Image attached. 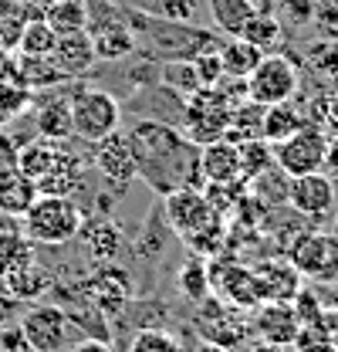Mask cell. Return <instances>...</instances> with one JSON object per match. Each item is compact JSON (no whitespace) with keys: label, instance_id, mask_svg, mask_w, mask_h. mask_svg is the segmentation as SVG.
I'll use <instances>...</instances> for the list:
<instances>
[{"label":"cell","instance_id":"4316f807","mask_svg":"<svg viewBox=\"0 0 338 352\" xmlns=\"http://www.w3.org/2000/svg\"><path fill=\"white\" fill-rule=\"evenodd\" d=\"M38 258V244L24 230H0V278L21 271Z\"/></svg>","mask_w":338,"mask_h":352},{"label":"cell","instance_id":"ab89813d","mask_svg":"<svg viewBox=\"0 0 338 352\" xmlns=\"http://www.w3.org/2000/svg\"><path fill=\"white\" fill-rule=\"evenodd\" d=\"M308 61L311 68H318L328 82H338V41H328V44H311L308 51Z\"/></svg>","mask_w":338,"mask_h":352},{"label":"cell","instance_id":"4dcf8cb0","mask_svg":"<svg viewBox=\"0 0 338 352\" xmlns=\"http://www.w3.org/2000/svg\"><path fill=\"white\" fill-rule=\"evenodd\" d=\"M264 109L267 105H257V102H240L234 112H230V126L223 132V139L230 142H251V139H260V122H264Z\"/></svg>","mask_w":338,"mask_h":352},{"label":"cell","instance_id":"d590c367","mask_svg":"<svg viewBox=\"0 0 338 352\" xmlns=\"http://www.w3.org/2000/svg\"><path fill=\"white\" fill-rule=\"evenodd\" d=\"M271 163H274V149H271V142H264V139L240 142V176H244V183H251L254 176L267 173Z\"/></svg>","mask_w":338,"mask_h":352},{"label":"cell","instance_id":"44dd1931","mask_svg":"<svg viewBox=\"0 0 338 352\" xmlns=\"http://www.w3.org/2000/svg\"><path fill=\"white\" fill-rule=\"evenodd\" d=\"M51 61L61 68L65 78H78L84 75L98 58H95V44L88 31H71V34H58V44L51 51Z\"/></svg>","mask_w":338,"mask_h":352},{"label":"cell","instance_id":"7c38bea8","mask_svg":"<svg viewBox=\"0 0 338 352\" xmlns=\"http://www.w3.org/2000/svg\"><path fill=\"white\" fill-rule=\"evenodd\" d=\"M88 166H95L112 186H128L139 176V163H135V149L128 142V132H109L98 142H91L88 153Z\"/></svg>","mask_w":338,"mask_h":352},{"label":"cell","instance_id":"2e32d148","mask_svg":"<svg viewBox=\"0 0 338 352\" xmlns=\"http://www.w3.org/2000/svg\"><path fill=\"white\" fill-rule=\"evenodd\" d=\"M301 329L297 322L295 308L288 302H260L254 308V318H251V332L264 342H274V346H295V336Z\"/></svg>","mask_w":338,"mask_h":352},{"label":"cell","instance_id":"60d3db41","mask_svg":"<svg viewBox=\"0 0 338 352\" xmlns=\"http://www.w3.org/2000/svg\"><path fill=\"white\" fill-rule=\"evenodd\" d=\"M156 17L193 24L196 21V0H156Z\"/></svg>","mask_w":338,"mask_h":352},{"label":"cell","instance_id":"f35d334b","mask_svg":"<svg viewBox=\"0 0 338 352\" xmlns=\"http://www.w3.org/2000/svg\"><path fill=\"white\" fill-rule=\"evenodd\" d=\"M190 61H193V68H196V78H200V85H203V88L216 85V82L223 78V61H220V41L210 44V47H203V51H200V54H193Z\"/></svg>","mask_w":338,"mask_h":352},{"label":"cell","instance_id":"f907efd6","mask_svg":"<svg viewBox=\"0 0 338 352\" xmlns=\"http://www.w3.org/2000/svg\"><path fill=\"white\" fill-rule=\"evenodd\" d=\"M332 339H335V352H338V329H335V332H332Z\"/></svg>","mask_w":338,"mask_h":352},{"label":"cell","instance_id":"e575fe53","mask_svg":"<svg viewBox=\"0 0 338 352\" xmlns=\"http://www.w3.org/2000/svg\"><path fill=\"white\" fill-rule=\"evenodd\" d=\"M128 352H186V349H183V342H179L176 332H169L163 325H142L132 336Z\"/></svg>","mask_w":338,"mask_h":352},{"label":"cell","instance_id":"484cf974","mask_svg":"<svg viewBox=\"0 0 338 352\" xmlns=\"http://www.w3.org/2000/svg\"><path fill=\"white\" fill-rule=\"evenodd\" d=\"M304 122H308V119L301 116V109L295 105V98H291V102L267 105V109H264V122H260V139L274 146V142H281V139L295 135Z\"/></svg>","mask_w":338,"mask_h":352},{"label":"cell","instance_id":"7dc6e473","mask_svg":"<svg viewBox=\"0 0 338 352\" xmlns=\"http://www.w3.org/2000/svg\"><path fill=\"white\" fill-rule=\"evenodd\" d=\"M71 352H112V346H109V339H91V336H88V339H82Z\"/></svg>","mask_w":338,"mask_h":352},{"label":"cell","instance_id":"83f0119b","mask_svg":"<svg viewBox=\"0 0 338 352\" xmlns=\"http://www.w3.org/2000/svg\"><path fill=\"white\" fill-rule=\"evenodd\" d=\"M54 44H58V31L44 21V14L24 21V28H21V34H17L21 58H51Z\"/></svg>","mask_w":338,"mask_h":352},{"label":"cell","instance_id":"52a82bcc","mask_svg":"<svg viewBox=\"0 0 338 352\" xmlns=\"http://www.w3.org/2000/svg\"><path fill=\"white\" fill-rule=\"evenodd\" d=\"M301 88V72L288 54H264L260 65L247 75V98L257 105H278L291 102Z\"/></svg>","mask_w":338,"mask_h":352},{"label":"cell","instance_id":"c3c4849f","mask_svg":"<svg viewBox=\"0 0 338 352\" xmlns=\"http://www.w3.org/2000/svg\"><path fill=\"white\" fill-rule=\"evenodd\" d=\"M240 349H244V352H284V346H274V342H264V339H254V342H244Z\"/></svg>","mask_w":338,"mask_h":352},{"label":"cell","instance_id":"277c9868","mask_svg":"<svg viewBox=\"0 0 338 352\" xmlns=\"http://www.w3.org/2000/svg\"><path fill=\"white\" fill-rule=\"evenodd\" d=\"M128 28L135 31V41L146 44V47H153L156 51V58H193V54H200L203 47H210L216 44L213 34L207 31H200V28H190V24H179V21H163V17H146V14H139V10H128Z\"/></svg>","mask_w":338,"mask_h":352},{"label":"cell","instance_id":"8fae6325","mask_svg":"<svg viewBox=\"0 0 338 352\" xmlns=\"http://www.w3.org/2000/svg\"><path fill=\"white\" fill-rule=\"evenodd\" d=\"M31 352H61L71 339V318L68 308L61 305H34L24 311V318L17 322Z\"/></svg>","mask_w":338,"mask_h":352},{"label":"cell","instance_id":"30bf717a","mask_svg":"<svg viewBox=\"0 0 338 352\" xmlns=\"http://www.w3.org/2000/svg\"><path fill=\"white\" fill-rule=\"evenodd\" d=\"M132 295V285H128V274L122 267H112L109 264H95V271H88L82 281H78V298L88 308H95L102 318L109 315H119L122 305Z\"/></svg>","mask_w":338,"mask_h":352},{"label":"cell","instance_id":"8d00e7d4","mask_svg":"<svg viewBox=\"0 0 338 352\" xmlns=\"http://www.w3.org/2000/svg\"><path fill=\"white\" fill-rule=\"evenodd\" d=\"M163 82L169 88H176L179 91V98H186V95H193L200 85V78H196V68H193V61L190 58H172L166 61V68H163Z\"/></svg>","mask_w":338,"mask_h":352},{"label":"cell","instance_id":"bcb514c9","mask_svg":"<svg viewBox=\"0 0 338 352\" xmlns=\"http://www.w3.org/2000/svg\"><path fill=\"white\" fill-rule=\"evenodd\" d=\"M322 173L338 179V139L335 142H328V149H325V163H322Z\"/></svg>","mask_w":338,"mask_h":352},{"label":"cell","instance_id":"ffe728a7","mask_svg":"<svg viewBox=\"0 0 338 352\" xmlns=\"http://www.w3.org/2000/svg\"><path fill=\"white\" fill-rule=\"evenodd\" d=\"M78 237L84 241V254H88L91 264H109L112 258H119V251H122V244H126L119 223L109 220L105 214H98L95 220L82 223Z\"/></svg>","mask_w":338,"mask_h":352},{"label":"cell","instance_id":"cb8c5ba5","mask_svg":"<svg viewBox=\"0 0 338 352\" xmlns=\"http://www.w3.org/2000/svg\"><path fill=\"white\" fill-rule=\"evenodd\" d=\"M38 132L44 139L65 142L68 135H75L71 126V95H47L38 109Z\"/></svg>","mask_w":338,"mask_h":352},{"label":"cell","instance_id":"ac0fdd59","mask_svg":"<svg viewBox=\"0 0 338 352\" xmlns=\"http://www.w3.org/2000/svg\"><path fill=\"white\" fill-rule=\"evenodd\" d=\"M84 163L78 153H71V149H58V156H54V163H51V170L38 179V193H51V197H78L84 190V183H88V176H84Z\"/></svg>","mask_w":338,"mask_h":352},{"label":"cell","instance_id":"7bdbcfd3","mask_svg":"<svg viewBox=\"0 0 338 352\" xmlns=\"http://www.w3.org/2000/svg\"><path fill=\"white\" fill-rule=\"evenodd\" d=\"M318 0H281V14L288 17L291 28H304L308 21H315Z\"/></svg>","mask_w":338,"mask_h":352},{"label":"cell","instance_id":"5bb4252c","mask_svg":"<svg viewBox=\"0 0 338 352\" xmlns=\"http://www.w3.org/2000/svg\"><path fill=\"white\" fill-rule=\"evenodd\" d=\"M196 332L203 339H210V342L227 346V349H240L247 342V336H251V318L240 308L227 305V302H220L213 295V298H207L203 315L196 318Z\"/></svg>","mask_w":338,"mask_h":352},{"label":"cell","instance_id":"e0dca14e","mask_svg":"<svg viewBox=\"0 0 338 352\" xmlns=\"http://www.w3.org/2000/svg\"><path fill=\"white\" fill-rule=\"evenodd\" d=\"M257 274V285H260V302H295V295L301 292L304 278L288 258H271V261H260L254 267Z\"/></svg>","mask_w":338,"mask_h":352},{"label":"cell","instance_id":"ba28073f","mask_svg":"<svg viewBox=\"0 0 338 352\" xmlns=\"http://www.w3.org/2000/svg\"><path fill=\"white\" fill-rule=\"evenodd\" d=\"M119 119H122L119 98L102 91V88H82L71 98V126L82 142H98L102 135L115 132Z\"/></svg>","mask_w":338,"mask_h":352},{"label":"cell","instance_id":"ee69618b","mask_svg":"<svg viewBox=\"0 0 338 352\" xmlns=\"http://www.w3.org/2000/svg\"><path fill=\"white\" fill-rule=\"evenodd\" d=\"M0 352H31L24 332H21V325H14V322L0 325Z\"/></svg>","mask_w":338,"mask_h":352},{"label":"cell","instance_id":"603a6c76","mask_svg":"<svg viewBox=\"0 0 338 352\" xmlns=\"http://www.w3.org/2000/svg\"><path fill=\"white\" fill-rule=\"evenodd\" d=\"M3 281V288L24 305V302H38L44 298L47 292H54V267H47L41 264L38 258L31 264H24L21 271H14V274H7V278H0Z\"/></svg>","mask_w":338,"mask_h":352},{"label":"cell","instance_id":"d6986e66","mask_svg":"<svg viewBox=\"0 0 338 352\" xmlns=\"http://www.w3.org/2000/svg\"><path fill=\"white\" fill-rule=\"evenodd\" d=\"M200 170L207 183H223V186H247L240 176V146L230 139H216L200 146Z\"/></svg>","mask_w":338,"mask_h":352},{"label":"cell","instance_id":"b9f144b4","mask_svg":"<svg viewBox=\"0 0 338 352\" xmlns=\"http://www.w3.org/2000/svg\"><path fill=\"white\" fill-rule=\"evenodd\" d=\"M291 308H295L297 322L301 325H311V322H322L325 318V305H322V298H315V292H297L295 302H291Z\"/></svg>","mask_w":338,"mask_h":352},{"label":"cell","instance_id":"1f68e13d","mask_svg":"<svg viewBox=\"0 0 338 352\" xmlns=\"http://www.w3.org/2000/svg\"><path fill=\"white\" fill-rule=\"evenodd\" d=\"M237 38H244V41H251V44H257V47H264V51H271L274 44L284 38V24H281L271 10H257L251 21L240 28Z\"/></svg>","mask_w":338,"mask_h":352},{"label":"cell","instance_id":"d4e9b609","mask_svg":"<svg viewBox=\"0 0 338 352\" xmlns=\"http://www.w3.org/2000/svg\"><path fill=\"white\" fill-rule=\"evenodd\" d=\"M264 54H267L264 47L244 41V38H237V34L227 38V41H220V61H223V75H227V78H247L254 68L260 65Z\"/></svg>","mask_w":338,"mask_h":352},{"label":"cell","instance_id":"7402d4cb","mask_svg":"<svg viewBox=\"0 0 338 352\" xmlns=\"http://www.w3.org/2000/svg\"><path fill=\"white\" fill-rule=\"evenodd\" d=\"M38 200V183L17 170V163L0 166V214L3 217H24L31 204Z\"/></svg>","mask_w":338,"mask_h":352},{"label":"cell","instance_id":"f546056e","mask_svg":"<svg viewBox=\"0 0 338 352\" xmlns=\"http://www.w3.org/2000/svg\"><path fill=\"white\" fill-rule=\"evenodd\" d=\"M44 21L58 34L71 31H88V0H51L44 7Z\"/></svg>","mask_w":338,"mask_h":352},{"label":"cell","instance_id":"8992f818","mask_svg":"<svg viewBox=\"0 0 338 352\" xmlns=\"http://www.w3.org/2000/svg\"><path fill=\"white\" fill-rule=\"evenodd\" d=\"M288 261L301 271L304 281L335 285L338 281V237L328 230H308L291 241Z\"/></svg>","mask_w":338,"mask_h":352},{"label":"cell","instance_id":"d6a6232c","mask_svg":"<svg viewBox=\"0 0 338 352\" xmlns=\"http://www.w3.org/2000/svg\"><path fill=\"white\" fill-rule=\"evenodd\" d=\"M210 10H213L216 28L223 34H230V38L240 34V28L257 14V7H254L251 0H210Z\"/></svg>","mask_w":338,"mask_h":352},{"label":"cell","instance_id":"f1b7e54d","mask_svg":"<svg viewBox=\"0 0 338 352\" xmlns=\"http://www.w3.org/2000/svg\"><path fill=\"white\" fill-rule=\"evenodd\" d=\"M58 149H61V142L44 139V135L31 139V142H24V146L17 149V170H21V173H27L34 183H38V179L51 170V163H54Z\"/></svg>","mask_w":338,"mask_h":352},{"label":"cell","instance_id":"816d5d0a","mask_svg":"<svg viewBox=\"0 0 338 352\" xmlns=\"http://www.w3.org/2000/svg\"><path fill=\"white\" fill-rule=\"evenodd\" d=\"M332 234H335V237H338V217H335V230H332Z\"/></svg>","mask_w":338,"mask_h":352},{"label":"cell","instance_id":"5b68a950","mask_svg":"<svg viewBox=\"0 0 338 352\" xmlns=\"http://www.w3.org/2000/svg\"><path fill=\"white\" fill-rule=\"evenodd\" d=\"M237 105L223 95L220 85L196 88L193 95L183 98V135L196 146H207L223 139V132L230 126V112Z\"/></svg>","mask_w":338,"mask_h":352},{"label":"cell","instance_id":"6da1fadb","mask_svg":"<svg viewBox=\"0 0 338 352\" xmlns=\"http://www.w3.org/2000/svg\"><path fill=\"white\" fill-rule=\"evenodd\" d=\"M128 142L135 149L139 176L156 190H203V170H200V146L190 142L183 132L159 119H142L128 132Z\"/></svg>","mask_w":338,"mask_h":352},{"label":"cell","instance_id":"3957f363","mask_svg":"<svg viewBox=\"0 0 338 352\" xmlns=\"http://www.w3.org/2000/svg\"><path fill=\"white\" fill-rule=\"evenodd\" d=\"M24 234L44 244V248H65L78 237L84 223V210L71 200V197H51V193H38V200L31 204V210L24 214Z\"/></svg>","mask_w":338,"mask_h":352},{"label":"cell","instance_id":"9c48e42d","mask_svg":"<svg viewBox=\"0 0 338 352\" xmlns=\"http://www.w3.org/2000/svg\"><path fill=\"white\" fill-rule=\"evenodd\" d=\"M274 149V163L284 170L288 176H304V173H318L325 163V149H328V135L322 126L304 122L295 135L281 139L271 146Z\"/></svg>","mask_w":338,"mask_h":352},{"label":"cell","instance_id":"f6af8a7d","mask_svg":"<svg viewBox=\"0 0 338 352\" xmlns=\"http://www.w3.org/2000/svg\"><path fill=\"white\" fill-rule=\"evenodd\" d=\"M17 308H21V302H17V298L3 288V281H0V325H7V322L17 315Z\"/></svg>","mask_w":338,"mask_h":352},{"label":"cell","instance_id":"681fc988","mask_svg":"<svg viewBox=\"0 0 338 352\" xmlns=\"http://www.w3.org/2000/svg\"><path fill=\"white\" fill-rule=\"evenodd\" d=\"M193 352H234V349H227V346H220V342H210V339H203L200 346Z\"/></svg>","mask_w":338,"mask_h":352},{"label":"cell","instance_id":"9a60e30c","mask_svg":"<svg viewBox=\"0 0 338 352\" xmlns=\"http://www.w3.org/2000/svg\"><path fill=\"white\" fill-rule=\"evenodd\" d=\"M335 179L325 176L322 170L288 179V204L301 217H325V214L335 210Z\"/></svg>","mask_w":338,"mask_h":352},{"label":"cell","instance_id":"74e56055","mask_svg":"<svg viewBox=\"0 0 338 352\" xmlns=\"http://www.w3.org/2000/svg\"><path fill=\"white\" fill-rule=\"evenodd\" d=\"M295 349L297 352H335V339H332V329L325 322H311V325H301L295 336Z\"/></svg>","mask_w":338,"mask_h":352},{"label":"cell","instance_id":"4fadbf2b","mask_svg":"<svg viewBox=\"0 0 338 352\" xmlns=\"http://www.w3.org/2000/svg\"><path fill=\"white\" fill-rule=\"evenodd\" d=\"M207 274H210V292L220 302L240 308V311H254L260 305V285H257L254 267L213 261L207 264Z\"/></svg>","mask_w":338,"mask_h":352},{"label":"cell","instance_id":"7a4b0ae2","mask_svg":"<svg viewBox=\"0 0 338 352\" xmlns=\"http://www.w3.org/2000/svg\"><path fill=\"white\" fill-rule=\"evenodd\" d=\"M166 220L196 254H216L223 237H227L223 220L210 207L203 190H172V193H166Z\"/></svg>","mask_w":338,"mask_h":352},{"label":"cell","instance_id":"836d02e7","mask_svg":"<svg viewBox=\"0 0 338 352\" xmlns=\"http://www.w3.org/2000/svg\"><path fill=\"white\" fill-rule=\"evenodd\" d=\"M176 288H179L190 302H207V298L213 295L207 264L200 261V258H190V261L179 267V274H176Z\"/></svg>","mask_w":338,"mask_h":352}]
</instances>
